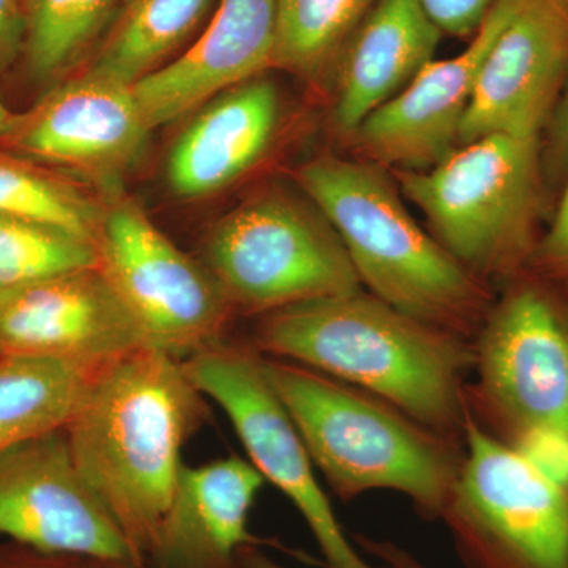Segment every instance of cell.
<instances>
[{
    "instance_id": "cell-25",
    "label": "cell",
    "mask_w": 568,
    "mask_h": 568,
    "mask_svg": "<svg viewBox=\"0 0 568 568\" xmlns=\"http://www.w3.org/2000/svg\"><path fill=\"white\" fill-rule=\"evenodd\" d=\"M99 265L93 242L44 224L0 215V291Z\"/></svg>"
},
{
    "instance_id": "cell-20",
    "label": "cell",
    "mask_w": 568,
    "mask_h": 568,
    "mask_svg": "<svg viewBox=\"0 0 568 568\" xmlns=\"http://www.w3.org/2000/svg\"><path fill=\"white\" fill-rule=\"evenodd\" d=\"M215 0H121L88 71L134 85L170 62Z\"/></svg>"
},
{
    "instance_id": "cell-19",
    "label": "cell",
    "mask_w": 568,
    "mask_h": 568,
    "mask_svg": "<svg viewBox=\"0 0 568 568\" xmlns=\"http://www.w3.org/2000/svg\"><path fill=\"white\" fill-rule=\"evenodd\" d=\"M440 37L418 0H377L336 61L334 123L342 136L433 61Z\"/></svg>"
},
{
    "instance_id": "cell-29",
    "label": "cell",
    "mask_w": 568,
    "mask_h": 568,
    "mask_svg": "<svg viewBox=\"0 0 568 568\" xmlns=\"http://www.w3.org/2000/svg\"><path fill=\"white\" fill-rule=\"evenodd\" d=\"M24 0H0V70L7 65L26 43L28 11Z\"/></svg>"
},
{
    "instance_id": "cell-34",
    "label": "cell",
    "mask_w": 568,
    "mask_h": 568,
    "mask_svg": "<svg viewBox=\"0 0 568 568\" xmlns=\"http://www.w3.org/2000/svg\"><path fill=\"white\" fill-rule=\"evenodd\" d=\"M545 2L551 3L552 7L562 11L568 17V0H545Z\"/></svg>"
},
{
    "instance_id": "cell-21",
    "label": "cell",
    "mask_w": 568,
    "mask_h": 568,
    "mask_svg": "<svg viewBox=\"0 0 568 568\" xmlns=\"http://www.w3.org/2000/svg\"><path fill=\"white\" fill-rule=\"evenodd\" d=\"M91 376L61 362L0 357V455L65 429Z\"/></svg>"
},
{
    "instance_id": "cell-10",
    "label": "cell",
    "mask_w": 568,
    "mask_h": 568,
    "mask_svg": "<svg viewBox=\"0 0 568 568\" xmlns=\"http://www.w3.org/2000/svg\"><path fill=\"white\" fill-rule=\"evenodd\" d=\"M197 390L234 426L250 462L297 508L327 568H377L366 562L336 518L297 428L261 368L256 351L209 347L183 362ZM390 568V567H387Z\"/></svg>"
},
{
    "instance_id": "cell-15",
    "label": "cell",
    "mask_w": 568,
    "mask_h": 568,
    "mask_svg": "<svg viewBox=\"0 0 568 568\" xmlns=\"http://www.w3.org/2000/svg\"><path fill=\"white\" fill-rule=\"evenodd\" d=\"M567 77V14L521 0L478 71L459 145L489 134L544 136Z\"/></svg>"
},
{
    "instance_id": "cell-3",
    "label": "cell",
    "mask_w": 568,
    "mask_h": 568,
    "mask_svg": "<svg viewBox=\"0 0 568 568\" xmlns=\"http://www.w3.org/2000/svg\"><path fill=\"white\" fill-rule=\"evenodd\" d=\"M390 175L379 164L325 153L302 164L295 181L342 239L369 294L474 342L495 301L491 286L418 226Z\"/></svg>"
},
{
    "instance_id": "cell-13",
    "label": "cell",
    "mask_w": 568,
    "mask_h": 568,
    "mask_svg": "<svg viewBox=\"0 0 568 568\" xmlns=\"http://www.w3.org/2000/svg\"><path fill=\"white\" fill-rule=\"evenodd\" d=\"M145 346L99 265L0 291V357L97 373Z\"/></svg>"
},
{
    "instance_id": "cell-4",
    "label": "cell",
    "mask_w": 568,
    "mask_h": 568,
    "mask_svg": "<svg viewBox=\"0 0 568 568\" xmlns=\"http://www.w3.org/2000/svg\"><path fill=\"white\" fill-rule=\"evenodd\" d=\"M261 368L315 467L335 495L390 489L440 518L463 462V443L418 424L384 399L315 369L261 355Z\"/></svg>"
},
{
    "instance_id": "cell-9",
    "label": "cell",
    "mask_w": 568,
    "mask_h": 568,
    "mask_svg": "<svg viewBox=\"0 0 568 568\" xmlns=\"http://www.w3.org/2000/svg\"><path fill=\"white\" fill-rule=\"evenodd\" d=\"M99 267L149 349L185 362L220 345L233 310L204 264L178 248L140 205H104L95 241Z\"/></svg>"
},
{
    "instance_id": "cell-2",
    "label": "cell",
    "mask_w": 568,
    "mask_h": 568,
    "mask_svg": "<svg viewBox=\"0 0 568 568\" xmlns=\"http://www.w3.org/2000/svg\"><path fill=\"white\" fill-rule=\"evenodd\" d=\"M204 398L182 361L142 347L93 373L65 426L78 469L144 566Z\"/></svg>"
},
{
    "instance_id": "cell-14",
    "label": "cell",
    "mask_w": 568,
    "mask_h": 568,
    "mask_svg": "<svg viewBox=\"0 0 568 568\" xmlns=\"http://www.w3.org/2000/svg\"><path fill=\"white\" fill-rule=\"evenodd\" d=\"M521 0H497L462 54L432 61L398 95L373 111L349 140L366 162L392 171H426L459 145L478 71Z\"/></svg>"
},
{
    "instance_id": "cell-1",
    "label": "cell",
    "mask_w": 568,
    "mask_h": 568,
    "mask_svg": "<svg viewBox=\"0 0 568 568\" xmlns=\"http://www.w3.org/2000/svg\"><path fill=\"white\" fill-rule=\"evenodd\" d=\"M254 351L362 388L463 443L473 342L364 290L268 313L257 325Z\"/></svg>"
},
{
    "instance_id": "cell-17",
    "label": "cell",
    "mask_w": 568,
    "mask_h": 568,
    "mask_svg": "<svg viewBox=\"0 0 568 568\" xmlns=\"http://www.w3.org/2000/svg\"><path fill=\"white\" fill-rule=\"evenodd\" d=\"M264 484L257 467L241 457L183 465L145 567L245 568L242 551L256 545L250 511Z\"/></svg>"
},
{
    "instance_id": "cell-33",
    "label": "cell",
    "mask_w": 568,
    "mask_h": 568,
    "mask_svg": "<svg viewBox=\"0 0 568 568\" xmlns=\"http://www.w3.org/2000/svg\"><path fill=\"white\" fill-rule=\"evenodd\" d=\"M14 119H17V114H13V112L6 106V103L2 102V99H0V140H3V138L9 134L11 126H13Z\"/></svg>"
},
{
    "instance_id": "cell-28",
    "label": "cell",
    "mask_w": 568,
    "mask_h": 568,
    "mask_svg": "<svg viewBox=\"0 0 568 568\" xmlns=\"http://www.w3.org/2000/svg\"><path fill=\"white\" fill-rule=\"evenodd\" d=\"M426 17L443 33L476 36L497 0H418Z\"/></svg>"
},
{
    "instance_id": "cell-16",
    "label": "cell",
    "mask_w": 568,
    "mask_h": 568,
    "mask_svg": "<svg viewBox=\"0 0 568 568\" xmlns=\"http://www.w3.org/2000/svg\"><path fill=\"white\" fill-rule=\"evenodd\" d=\"M278 0H216L196 41L133 85L151 129L181 119L274 67Z\"/></svg>"
},
{
    "instance_id": "cell-30",
    "label": "cell",
    "mask_w": 568,
    "mask_h": 568,
    "mask_svg": "<svg viewBox=\"0 0 568 568\" xmlns=\"http://www.w3.org/2000/svg\"><path fill=\"white\" fill-rule=\"evenodd\" d=\"M358 541H361L362 547L368 549L377 558L383 559L390 568H425L413 556L407 555L405 549L398 548L394 544L376 541L366 537H358Z\"/></svg>"
},
{
    "instance_id": "cell-6",
    "label": "cell",
    "mask_w": 568,
    "mask_h": 568,
    "mask_svg": "<svg viewBox=\"0 0 568 568\" xmlns=\"http://www.w3.org/2000/svg\"><path fill=\"white\" fill-rule=\"evenodd\" d=\"M467 409L508 446L568 443V297L532 272L504 284L473 342Z\"/></svg>"
},
{
    "instance_id": "cell-31",
    "label": "cell",
    "mask_w": 568,
    "mask_h": 568,
    "mask_svg": "<svg viewBox=\"0 0 568 568\" xmlns=\"http://www.w3.org/2000/svg\"><path fill=\"white\" fill-rule=\"evenodd\" d=\"M93 566H95V560L48 556V559L36 564V566H0V568H93Z\"/></svg>"
},
{
    "instance_id": "cell-5",
    "label": "cell",
    "mask_w": 568,
    "mask_h": 568,
    "mask_svg": "<svg viewBox=\"0 0 568 568\" xmlns=\"http://www.w3.org/2000/svg\"><path fill=\"white\" fill-rule=\"evenodd\" d=\"M392 174L433 237L481 282L504 286L528 268L549 203L541 138L489 134L432 170Z\"/></svg>"
},
{
    "instance_id": "cell-23",
    "label": "cell",
    "mask_w": 568,
    "mask_h": 568,
    "mask_svg": "<svg viewBox=\"0 0 568 568\" xmlns=\"http://www.w3.org/2000/svg\"><path fill=\"white\" fill-rule=\"evenodd\" d=\"M104 205L69 179L0 152V215L58 227L95 244Z\"/></svg>"
},
{
    "instance_id": "cell-8",
    "label": "cell",
    "mask_w": 568,
    "mask_h": 568,
    "mask_svg": "<svg viewBox=\"0 0 568 568\" xmlns=\"http://www.w3.org/2000/svg\"><path fill=\"white\" fill-rule=\"evenodd\" d=\"M440 518L469 568H568V487L467 410L463 462Z\"/></svg>"
},
{
    "instance_id": "cell-27",
    "label": "cell",
    "mask_w": 568,
    "mask_h": 568,
    "mask_svg": "<svg viewBox=\"0 0 568 568\" xmlns=\"http://www.w3.org/2000/svg\"><path fill=\"white\" fill-rule=\"evenodd\" d=\"M541 171L548 200H551L568 178V77L541 136Z\"/></svg>"
},
{
    "instance_id": "cell-18",
    "label": "cell",
    "mask_w": 568,
    "mask_h": 568,
    "mask_svg": "<svg viewBox=\"0 0 568 568\" xmlns=\"http://www.w3.org/2000/svg\"><path fill=\"white\" fill-rule=\"evenodd\" d=\"M282 121L275 82L256 77L220 93L182 130L166 162L175 196L200 200L241 181L274 144Z\"/></svg>"
},
{
    "instance_id": "cell-35",
    "label": "cell",
    "mask_w": 568,
    "mask_h": 568,
    "mask_svg": "<svg viewBox=\"0 0 568 568\" xmlns=\"http://www.w3.org/2000/svg\"><path fill=\"white\" fill-rule=\"evenodd\" d=\"M93 568H148L142 566H119V564L95 562Z\"/></svg>"
},
{
    "instance_id": "cell-7",
    "label": "cell",
    "mask_w": 568,
    "mask_h": 568,
    "mask_svg": "<svg viewBox=\"0 0 568 568\" xmlns=\"http://www.w3.org/2000/svg\"><path fill=\"white\" fill-rule=\"evenodd\" d=\"M204 250L233 312L265 316L364 287L320 209L283 190L254 194L224 215Z\"/></svg>"
},
{
    "instance_id": "cell-36",
    "label": "cell",
    "mask_w": 568,
    "mask_h": 568,
    "mask_svg": "<svg viewBox=\"0 0 568 568\" xmlns=\"http://www.w3.org/2000/svg\"><path fill=\"white\" fill-rule=\"evenodd\" d=\"M32 0H24L26 11H28L29 6H31Z\"/></svg>"
},
{
    "instance_id": "cell-32",
    "label": "cell",
    "mask_w": 568,
    "mask_h": 568,
    "mask_svg": "<svg viewBox=\"0 0 568 568\" xmlns=\"http://www.w3.org/2000/svg\"><path fill=\"white\" fill-rule=\"evenodd\" d=\"M242 564H244L245 568H283L275 564L274 560L265 558L254 547L245 548L242 551Z\"/></svg>"
},
{
    "instance_id": "cell-11",
    "label": "cell",
    "mask_w": 568,
    "mask_h": 568,
    "mask_svg": "<svg viewBox=\"0 0 568 568\" xmlns=\"http://www.w3.org/2000/svg\"><path fill=\"white\" fill-rule=\"evenodd\" d=\"M0 536L43 556L145 567L82 477L65 429L0 455Z\"/></svg>"
},
{
    "instance_id": "cell-24",
    "label": "cell",
    "mask_w": 568,
    "mask_h": 568,
    "mask_svg": "<svg viewBox=\"0 0 568 568\" xmlns=\"http://www.w3.org/2000/svg\"><path fill=\"white\" fill-rule=\"evenodd\" d=\"M121 0H32L26 55L37 80H51L100 43Z\"/></svg>"
},
{
    "instance_id": "cell-26",
    "label": "cell",
    "mask_w": 568,
    "mask_h": 568,
    "mask_svg": "<svg viewBox=\"0 0 568 568\" xmlns=\"http://www.w3.org/2000/svg\"><path fill=\"white\" fill-rule=\"evenodd\" d=\"M526 271L558 287L568 297V178L548 230L541 233Z\"/></svg>"
},
{
    "instance_id": "cell-12",
    "label": "cell",
    "mask_w": 568,
    "mask_h": 568,
    "mask_svg": "<svg viewBox=\"0 0 568 568\" xmlns=\"http://www.w3.org/2000/svg\"><path fill=\"white\" fill-rule=\"evenodd\" d=\"M151 125L133 85L85 70L18 115L3 142L14 152L59 168L114 194L140 163Z\"/></svg>"
},
{
    "instance_id": "cell-22",
    "label": "cell",
    "mask_w": 568,
    "mask_h": 568,
    "mask_svg": "<svg viewBox=\"0 0 568 568\" xmlns=\"http://www.w3.org/2000/svg\"><path fill=\"white\" fill-rule=\"evenodd\" d=\"M377 0H278L274 67L306 80L335 69Z\"/></svg>"
}]
</instances>
